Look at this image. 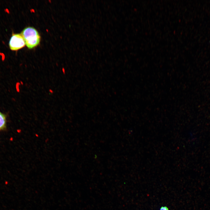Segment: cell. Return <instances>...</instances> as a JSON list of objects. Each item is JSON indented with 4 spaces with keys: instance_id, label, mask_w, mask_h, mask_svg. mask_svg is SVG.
Returning <instances> with one entry per match:
<instances>
[{
    "instance_id": "4",
    "label": "cell",
    "mask_w": 210,
    "mask_h": 210,
    "mask_svg": "<svg viewBox=\"0 0 210 210\" xmlns=\"http://www.w3.org/2000/svg\"><path fill=\"white\" fill-rule=\"evenodd\" d=\"M159 210H169V209L167 206H162Z\"/></svg>"
},
{
    "instance_id": "2",
    "label": "cell",
    "mask_w": 210,
    "mask_h": 210,
    "mask_svg": "<svg viewBox=\"0 0 210 210\" xmlns=\"http://www.w3.org/2000/svg\"><path fill=\"white\" fill-rule=\"evenodd\" d=\"M10 49L13 51H16L24 47L25 43L21 34H13L9 43Z\"/></svg>"
},
{
    "instance_id": "1",
    "label": "cell",
    "mask_w": 210,
    "mask_h": 210,
    "mask_svg": "<svg viewBox=\"0 0 210 210\" xmlns=\"http://www.w3.org/2000/svg\"><path fill=\"white\" fill-rule=\"evenodd\" d=\"M25 41V45L29 49L37 46L40 41V36L36 30L32 27L25 28L21 34Z\"/></svg>"
},
{
    "instance_id": "3",
    "label": "cell",
    "mask_w": 210,
    "mask_h": 210,
    "mask_svg": "<svg viewBox=\"0 0 210 210\" xmlns=\"http://www.w3.org/2000/svg\"><path fill=\"white\" fill-rule=\"evenodd\" d=\"M6 116L0 112V130H4L6 128Z\"/></svg>"
},
{
    "instance_id": "5",
    "label": "cell",
    "mask_w": 210,
    "mask_h": 210,
    "mask_svg": "<svg viewBox=\"0 0 210 210\" xmlns=\"http://www.w3.org/2000/svg\"><path fill=\"white\" fill-rule=\"evenodd\" d=\"M49 92L52 94L54 93L53 91L51 89H49Z\"/></svg>"
},
{
    "instance_id": "6",
    "label": "cell",
    "mask_w": 210,
    "mask_h": 210,
    "mask_svg": "<svg viewBox=\"0 0 210 210\" xmlns=\"http://www.w3.org/2000/svg\"><path fill=\"white\" fill-rule=\"evenodd\" d=\"M62 71L63 73V74H65L66 73H65V69H64V68H62Z\"/></svg>"
}]
</instances>
